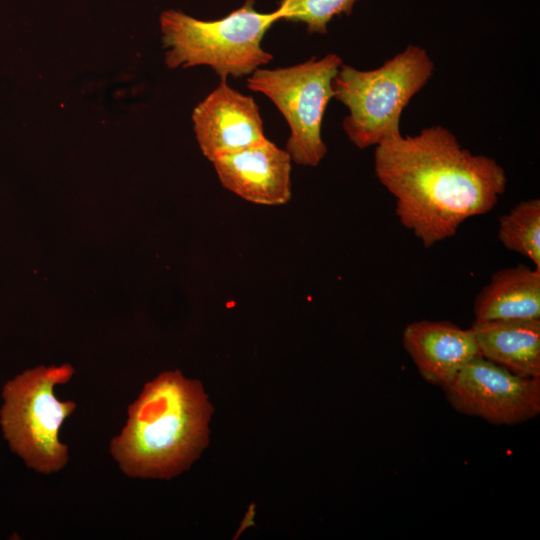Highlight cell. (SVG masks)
<instances>
[{"instance_id": "1", "label": "cell", "mask_w": 540, "mask_h": 540, "mask_svg": "<svg viewBox=\"0 0 540 540\" xmlns=\"http://www.w3.org/2000/svg\"><path fill=\"white\" fill-rule=\"evenodd\" d=\"M374 169L396 199L401 224L426 248L454 236L465 220L491 211L507 184L495 159L472 154L440 125L381 142Z\"/></svg>"}, {"instance_id": "2", "label": "cell", "mask_w": 540, "mask_h": 540, "mask_svg": "<svg viewBox=\"0 0 540 540\" xmlns=\"http://www.w3.org/2000/svg\"><path fill=\"white\" fill-rule=\"evenodd\" d=\"M212 407L202 385L178 370L160 374L129 406L110 452L123 473L169 479L182 472L207 444Z\"/></svg>"}, {"instance_id": "3", "label": "cell", "mask_w": 540, "mask_h": 540, "mask_svg": "<svg viewBox=\"0 0 540 540\" xmlns=\"http://www.w3.org/2000/svg\"><path fill=\"white\" fill-rule=\"evenodd\" d=\"M434 73L427 51L408 45L372 70L342 64L332 81L333 98L348 108L342 128L359 149L377 146L400 133V118L410 100Z\"/></svg>"}, {"instance_id": "4", "label": "cell", "mask_w": 540, "mask_h": 540, "mask_svg": "<svg viewBox=\"0 0 540 540\" xmlns=\"http://www.w3.org/2000/svg\"><path fill=\"white\" fill-rule=\"evenodd\" d=\"M255 0L213 21H203L168 10L160 16L165 63L169 68L196 65L211 67L222 80L228 76L251 75L273 56L262 48V40L278 21L275 11L261 13Z\"/></svg>"}, {"instance_id": "5", "label": "cell", "mask_w": 540, "mask_h": 540, "mask_svg": "<svg viewBox=\"0 0 540 540\" xmlns=\"http://www.w3.org/2000/svg\"><path fill=\"white\" fill-rule=\"evenodd\" d=\"M73 373L69 364L40 366L25 371L3 388L4 436L27 466L40 473L59 471L68 462V447L58 434L76 404L57 399L54 387L69 381Z\"/></svg>"}, {"instance_id": "6", "label": "cell", "mask_w": 540, "mask_h": 540, "mask_svg": "<svg viewBox=\"0 0 540 540\" xmlns=\"http://www.w3.org/2000/svg\"><path fill=\"white\" fill-rule=\"evenodd\" d=\"M342 64L339 55L329 53L290 67L258 68L247 79L248 88L266 95L286 119L291 131L286 151L298 165L317 166L327 153L322 119Z\"/></svg>"}, {"instance_id": "7", "label": "cell", "mask_w": 540, "mask_h": 540, "mask_svg": "<svg viewBox=\"0 0 540 540\" xmlns=\"http://www.w3.org/2000/svg\"><path fill=\"white\" fill-rule=\"evenodd\" d=\"M443 389L454 409L493 424L522 423L540 412V378L517 375L482 356Z\"/></svg>"}, {"instance_id": "8", "label": "cell", "mask_w": 540, "mask_h": 540, "mask_svg": "<svg viewBox=\"0 0 540 540\" xmlns=\"http://www.w3.org/2000/svg\"><path fill=\"white\" fill-rule=\"evenodd\" d=\"M192 119L200 149L210 161L267 139L257 103L226 80L196 106Z\"/></svg>"}, {"instance_id": "9", "label": "cell", "mask_w": 540, "mask_h": 540, "mask_svg": "<svg viewBox=\"0 0 540 540\" xmlns=\"http://www.w3.org/2000/svg\"><path fill=\"white\" fill-rule=\"evenodd\" d=\"M291 158L272 141L212 161L221 184L241 198L260 205H283L291 198Z\"/></svg>"}, {"instance_id": "10", "label": "cell", "mask_w": 540, "mask_h": 540, "mask_svg": "<svg viewBox=\"0 0 540 540\" xmlns=\"http://www.w3.org/2000/svg\"><path fill=\"white\" fill-rule=\"evenodd\" d=\"M403 344L422 377L442 388L466 364L481 356L472 329L448 321L420 320L408 324Z\"/></svg>"}, {"instance_id": "11", "label": "cell", "mask_w": 540, "mask_h": 540, "mask_svg": "<svg viewBox=\"0 0 540 540\" xmlns=\"http://www.w3.org/2000/svg\"><path fill=\"white\" fill-rule=\"evenodd\" d=\"M485 359L525 377L540 378V320L474 321Z\"/></svg>"}, {"instance_id": "12", "label": "cell", "mask_w": 540, "mask_h": 540, "mask_svg": "<svg viewBox=\"0 0 540 540\" xmlns=\"http://www.w3.org/2000/svg\"><path fill=\"white\" fill-rule=\"evenodd\" d=\"M473 309L474 321L540 320V268L517 265L495 272Z\"/></svg>"}, {"instance_id": "13", "label": "cell", "mask_w": 540, "mask_h": 540, "mask_svg": "<svg viewBox=\"0 0 540 540\" xmlns=\"http://www.w3.org/2000/svg\"><path fill=\"white\" fill-rule=\"evenodd\" d=\"M498 238L504 247L529 258L540 268V200L522 201L502 215Z\"/></svg>"}, {"instance_id": "14", "label": "cell", "mask_w": 540, "mask_h": 540, "mask_svg": "<svg viewBox=\"0 0 540 540\" xmlns=\"http://www.w3.org/2000/svg\"><path fill=\"white\" fill-rule=\"evenodd\" d=\"M358 0H280L275 10L278 21L300 22L309 33L326 34L329 22L349 15Z\"/></svg>"}]
</instances>
